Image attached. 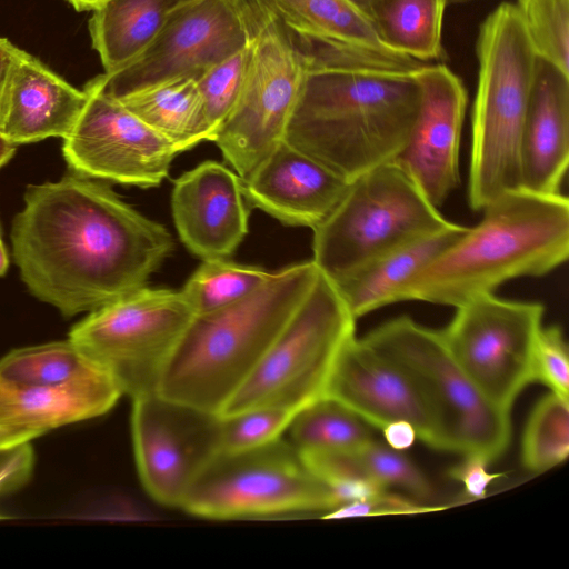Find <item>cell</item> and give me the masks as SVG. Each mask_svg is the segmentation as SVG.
Returning a JSON list of instances; mask_svg holds the SVG:
<instances>
[{
  "label": "cell",
  "mask_w": 569,
  "mask_h": 569,
  "mask_svg": "<svg viewBox=\"0 0 569 569\" xmlns=\"http://www.w3.org/2000/svg\"><path fill=\"white\" fill-rule=\"evenodd\" d=\"M11 243L30 293L66 317L147 286L174 248L166 227L102 180L71 170L56 182L27 187Z\"/></svg>",
  "instance_id": "1"
},
{
  "label": "cell",
  "mask_w": 569,
  "mask_h": 569,
  "mask_svg": "<svg viewBox=\"0 0 569 569\" xmlns=\"http://www.w3.org/2000/svg\"><path fill=\"white\" fill-rule=\"evenodd\" d=\"M307 53L283 141L348 182L392 162L415 122V71L371 68L348 49L298 33Z\"/></svg>",
  "instance_id": "2"
},
{
  "label": "cell",
  "mask_w": 569,
  "mask_h": 569,
  "mask_svg": "<svg viewBox=\"0 0 569 569\" xmlns=\"http://www.w3.org/2000/svg\"><path fill=\"white\" fill-rule=\"evenodd\" d=\"M481 221L422 268L400 301L458 307L508 280L541 277L569 254V201L523 188L496 197Z\"/></svg>",
  "instance_id": "3"
},
{
  "label": "cell",
  "mask_w": 569,
  "mask_h": 569,
  "mask_svg": "<svg viewBox=\"0 0 569 569\" xmlns=\"http://www.w3.org/2000/svg\"><path fill=\"white\" fill-rule=\"evenodd\" d=\"M312 260L286 267L248 297L196 315L174 348L158 393L213 413L250 375L312 287Z\"/></svg>",
  "instance_id": "4"
},
{
  "label": "cell",
  "mask_w": 569,
  "mask_h": 569,
  "mask_svg": "<svg viewBox=\"0 0 569 569\" xmlns=\"http://www.w3.org/2000/svg\"><path fill=\"white\" fill-rule=\"evenodd\" d=\"M476 53L468 201L481 211L502 192L521 188L520 141L538 56L517 3L502 2L486 17Z\"/></svg>",
  "instance_id": "5"
},
{
  "label": "cell",
  "mask_w": 569,
  "mask_h": 569,
  "mask_svg": "<svg viewBox=\"0 0 569 569\" xmlns=\"http://www.w3.org/2000/svg\"><path fill=\"white\" fill-rule=\"evenodd\" d=\"M355 329L356 318L336 284L319 270L308 293L219 416L257 408L298 412L325 397Z\"/></svg>",
  "instance_id": "6"
},
{
  "label": "cell",
  "mask_w": 569,
  "mask_h": 569,
  "mask_svg": "<svg viewBox=\"0 0 569 569\" xmlns=\"http://www.w3.org/2000/svg\"><path fill=\"white\" fill-rule=\"evenodd\" d=\"M363 339L416 382L433 416L439 450L478 456L489 463L505 453L511 439L509 411L472 385L446 348L440 330L402 316Z\"/></svg>",
  "instance_id": "7"
},
{
  "label": "cell",
  "mask_w": 569,
  "mask_h": 569,
  "mask_svg": "<svg viewBox=\"0 0 569 569\" xmlns=\"http://www.w3.org/2000/svg\"><path fill=\"white\" fill-rule=\"evenodd\" d=\"M448 222L413 180L389 162L349 182L337 206L312 229V261L336 280Z\"/></svg>",
  "instance_id": "8"
},
{
  "label": "cell",
  "mask_w": 569,
  "mask_h": 569,
  "mask_svg": "<svg viewBox=\"0 0 569 569\" xmlns=\"http://www.w3.org/2000/svg\"><path fill=\"white\" fill-rule=\"evenodd\" d=\"M252 59L242 93L213 142L244 179L282 140L307 70L301 38L258 0H241Z\"/></svg>",
  "instance_id": "9"
},
{
  "label": "cell",
  "mask_w": 569,
  "mask_h": 569,
  "mask_svg": "<svg viewBox=\"0 0 569 569\" xmlns=\"http://www.w3.org/2000/svg\"><path fill=\"white\" fill-rule=\"evenodd\" d=\"M194 316L181 290L144 286L88 312L68 339L133 400L158 392Z\"/></svg>",
  "instance_id": "10"
},
{
  "label": "cell",
  "mask_w": 569,
  "mask_h": 569,
  "mask_svg": "<svg viewBox=\"0 0 569 569\" xmlns=\"http://www.w3.org/2000/svg\"><path fill=\"white\" fill-rule=\"evenodd\" d=\"M340 506L333 490L282 437L267 445L217 453L189 487L180 508L208 519H238Z\"/></svg>",
  "instance_id": "11"
},
{
  "label": "cell",
  "mask_w": 569,
  "mask_h": 569,
  "mask_svg": "<svg viewBox=\"0 0 569 569\" xmlns=\"http://www.w3.org/2000/svg\"><path fill=\"white\" fill-rule=\"evenodd\" d=\"M545 308L486 293L457 307L440 335L449 353L495 406L510 411L533 382L535 349Z\"/></svg>",
  "instance_id": "12"
},
{
  "label": "cell",
  "mask_w": 569,
  "mask_h": 569,
  "mask_svg": "<svg viewBox=\"0 0 569 569\" xmlns=\"http://www.w3.org/2000/svg\"><path fill=\"white\" fill-rule=\"evenodd\" d=\"M250 38L241 0H194L177 9L136 58L89 82L119 99L174 79L197 81Z\"/></svg>",
  "instance_id": "13"
},
{
  "label": "cell",
  "mask_w": 569,
  "mask_h": 569,
  "mask_svg": "<svg viewBox=\"0 0 569 569\" xmlns=\"http://www.w3.org/2000/svg\"><path fill=\"white\" fill-rule=\"evenodd\" d=\"M131 433L144 490L160 505L180 507L219 453L220 416L154 392L132 400Z\"/></svg>",
  "instance_id": "14"
},
{
  "label": "cell",
  "mask_w": 569,
  "mask_h": 569,
  "mask_svg": "<svg viewBox=\"0 0 569 569\" xmlns=\"http://www.w3.org/2000/svg\"><path fill=\"white\" fill-rule=\"evenodd\" d=\"M84 90L86 106L63 139L69 169L102 181L159 186L179 153L171 142L90 82Z\"/></svg>",
  "instance_id": "15"
},
{
  "label": "cell",
  "mask_w": 569,
  "mask_h": 569,
  "mask_svg": "<svg viewBox=\"0 0 569 569\" xmlns=\"http://www.w3.org/2000/svg\"><path fill=\"white\" fill-rule=\"evenodd\" d=\"M415 76L420 89L418 112L392 162L438 208L460 181L459 148L468 96L461 79L445 64H423Z\"/></svg>",
  "instance_id": "16"
},
{
  "label": "cell",
  "mask_w": 569,
  "mask_h": 569,
  "mask_svg": "<svg viewBox=\"0 0 569 569\" xmlns=\"http://www.w3.org/2000/svg\"><path fill=\"white\" fill-rule=\"evenodd\" d=\"M326 396L380 429L393 421H408L421 441L439 450L433 416L416 382L363 338L355 336L342 349Z\"/></svg>",
  "instance_id": "17"
},
{
  "label": "cell",
  "mask_w": 569,
  "mask_h": 569,
  "mask_svg": "<svg viewBox=\"0 0 569 569\" xmlns=\"http://www.w3.org/2000/svg\"><path fill=\"white\" fill-rule=\"evenodd\" d=\"M171 208L181 242L201 260L229 258L248 232L250 206L241 178L213 160L176 180Z\"/></svg>",
  "instance_id": "18"
},
{
  "label": "cell",
  "mask_w": 569,
  "mask_h": 569,
  "mask_svg": "<svg viewBox=\"0 0 569 569\" xmlns=\"http://www.w3.org/2000/svg\"><path fill=\"white\" fill-rule=\"evenodd\" d=\"M248 204L284 224L318 226L349 182L283 140L244 178Z\"/></svg>",
  "instance_id": "19"
},
{
  "label": "cell",
  "mask_w": 569,
  "mask_h": 569,
  "mask_svg": "<svg viewBox=\"0 0 569 569\" xmlns=\"http://www.w3.org/2000/svg\"><path fill=\"white\" fill-rule=\"evenodd\" d=\"M88 94L20 51L0 104V134L12 144L64 139L83 110Z\"/></svg>",
  "instance_id": "20"
},
{
  "label": "cell",
  "mask_w": 569,
  "mask_h": 569,
  "mask_svg": "<svg viewBox=\"0 0 569 569\" xmlns=\"http://www.w3.org/2000/svg\"><path fill=\"white\" fill-rule=\"evenodd\" d=\"M569 161V74L537 57L520 141L521 188L560 193Z\"/></svg>",
  "instance_id": "21"
},
{
  "label": "cell",
  "mask_w": 569,
  "mask_h": 569,
  "mask_svg": "<svg viewBox=\"0 0 569 569\" xmlns=\"http://www.w3.org/2000/svg\"><path fill=\"white\" fill-rule=\"evenodd\" d=\"M122 396L104 372L62 385L26 386L0 380V427L33 439L107 413Z\"/></svg>",
  "instance_id": "22"
},
{
  "label": "cell",
  "mask_w": 569,
  "mask_h": 569,
  "mask_svg": "<svg viewBox=\"0 0 569 569\" xmlns=\"http://www.w3.org/2000/svg\"><path fill=\"white\" fill-rule=\"evenodd\" d=\"M467 229L468 227L449 221L446 226L408 240L332 281L357 319L400 301L402 288L455 243Z\"/></svg>",
  "instance_id": "23"
},
{
  "label": "cell",
  "mask_w": 569,
  "mask_h": 569,
  "mask_svg": "<svg viewBox=\"0 0 569 569\" xmlns=\"http://www.w3.org/2000/svg\"><path fill=\"white\" fill-rule=\"evenodd\" d=\"M295 31L348 48L402 71L425 63L388 48L370 19L347 0H258Z\"/></svg>",
  "instance_id": "24"
},
{
  "label": "cell",
  "mask_w": 569,
  "mask_h": 569,
  "mask_svg": "<svg viewBox=\"0 0 569 569\" xmlns=\"http://www.w3.org/2000/svg\"><path fill=\"white\" fill-rule=\"evenodd\" d=\"M191 1L194 0H107L93 10L89 30L104 72L136 58L168 18Z\"/></svg>",
  "instance_id": "25"
},
{
  "label": "cell",
  "mask_w": 569,
  "mask_h": 569,
  "mask_svg": "<svg viewBox=\"0 0 569 569\" xmlns=\"http://www.w3.org/2000/svg\"><path fill=\"white\" fill-rule=\"evenodd\" d=\"M117 100L169 140L178 152L201 141H211L203 101L194 79L170 80Z\"/></svg>",
  "instance_id": "26"
},
{
  "label": "cell",
  "mask_w": 569,
  "mask_h": 569,
  "mask_svg": "<svg viewBox=\"0 0 569 569\" xmlns=\"http://www.w3.org/2000/svg\"><path fill=\"white\" fill-rule=\"evenodd\" d=\"M447 4V0H378L370 21L388 48L421 62L440 59Z\"/></svg>",
  "instance_id": "27"
},
{
  "label": "cell",
  "mask_w": 569,
  "mask_h": 569,
  "mask_svg": "<svg viewBox=\"0 0 569 569\" xmlns=\"http://www.w3.org/2000/svg\"><path fill=\"white\" fill-rule=\"evenodd\" d=\"M370 427L348 407L325 396L299 410L284 433L299 451L353 449L373 440Z\"/></svg>",
  "instance_id": "28"
},
{
  "label": "cell",
  "mask_w": 569,
  "mask_h": 569,
  "mask_svg": "<svg viewBox=\"0 0 569 569\" xmlns=\"http://www.w3.org/2000/svg\"><path fill=\"white\" fill-rule=\"evenodd\" d=\"M100 372L69 339L14 349L0 359V380L16 385H62Z\"/></svg>",
  "instance_id": "29"
},
{
  "label": "cell",
  "mask_w": 569,
  "mask_h": 569,
  "mask_svg": "<svg viewBox=\"0 0 569 569\" xmlns=\"http://www.w3.org/2000/svg\"><path fill=\"white\" fill-rule=\"evenodd\" d=\"M272 272L257 266L241 264L229 258L202 260L181 292L196 315L228 307L256 291Z\"/></svg>",
  "instance_id": "30"
},
{
  "label": "cell",
  "mask_w": 569,
  "mask_h": 569,
  "mask_svg": "<svg viewBox=\"0 0 569 569\" xmlns=\"http://www.w3.org/2000/svg\"><path fill=\"white\" fill-rule=\"evenodd\" d=\"M569 452V400L555 392L543 396L531 410L522 436L523 466L545 472L562 463Z\"/></svg>",
  "instance_id": "31"
},
{
  "label": "cell",
  "mask_w": 569,
  "mask_h": 569,
  "mask_svg": "<svg viewBox=\"0 0 569 569\" xmlns=\"http://www.w3.org/2000/svg\"><path fill=\"white\" fill-rule=\"evenodd\" d=\"M536 54L569 74V0L517 2Z\"/></svg>",
  "instance_id": "32"
},
{
  "label": "cell",
  "mask_w": 569,
  "mask_h": 569,
  "mask_svg": "<svg viewBox=\"0 0 569 569\" xmlns=\"http://www.w3.org/2000/svg\"><path fill=\"white\" fill-rule=\"evenodd\" d=\"M252 59L251 38L249 43L208 69L198 80L211 141L223 121L238 102L250 69Z\"/></svg>",
  "instance_id": "33"
},
{
  "label": "cell",
  "mask_w": 569,
  "mask_h": 569,
  "mask_svg": "<svg viewBox=\"0 0 569 569\" xmlns=\"http://www.w3.org/2000/svg\"><path fill=\"white\" fill-rule=\"evenodd\" d=\"M367 477L383 488L398 487L417 499H428L433 488L426 475L400 450L373 440L357 447Z\"/></svg>",
  "instance_id": "34"
},
{
  "label": "cell",
  "mask_w": 569,
  "mask_h": 569,
  "mask_svg": "<svg viewBox=\"0 0 569 569\" xmlns=\"http://www.w3.org/2000/svg\"><path fill=\"white\" fill-rule=\"evenodd\" d=\"M296 413L279 408H257L220 416L219 452L249 450L281 438Z\"/></svg>",
  "instance_id": "35"
},
{
  "label": "cell",
  "mask_w": 569,
  "mask_h": 569,
  "mask_svg": "<svg viewBox=\"0 0 569 569\" xmlns=\"http://www.w3.org/2000/svg\"><path fill=\"white\" fill-rule=\"evenodd\" d=\"M533 380L569 400L568 346L558 326L540 329L535 349Z\"/></svg>",
  "instance_id": "36"
},
{
  "label": "cell",
  "mask_w": 569,
  "mask_h": 569,
  "mask_svg": "<svg viewBox=\"0 0 569 569\" xmlns=\"http://www.w3.org/2000/svg\"><path fill=\"white\" fill-rule=\"evenodd\" d=\"M446 506H428L409 498L382 490L366 499L345 503L326 513V519L356 517L420 515L446 509Z\"/></svg>",
  "instance_id": "37"
},
{
  "label": "cell",
  "mask_w": 569,
  "mask_h": 569,
  "mask_svg": "<svg viewBox=\"0 0 569 569\" xmlns=\"http://www.w3.org/2000/svg\"><path fill=\"white\" fill-rule=\"evenodd\" d=\"M33 466L34 453L30 442L0 450V497L22 487L29 480Z\"/></svg>",
  "instance_id": "38"
},
{
  "label": "cell",
  "mask_w": 569,
  "mask_h": 569,
  "mask_svg": "<svg viewBox=\"0 0 569 569\" xmlns=\"http://www.w3.org/2000/svg\"><path fill=\"white\" fill-rule=\"evenodd\" d=\"M489 462L478 456H463V460L449 469L448 475L461 482L470 498L482 499L490 483L505 476L487 470Z\"/></svg>",
  "instance_id": "39"
},
{
  "label": "cell",
  "mask_w": 569,
  "mask_h": 569,
  "mask_svg": "<svg viewBox=\"0 0 569 569\" xmlns=\"http://www.w3.org/2000/svg\"><path fill=\"white\" fill-rule=\"evenodd\" d=\"M381 430L388 446L400 451L410 448L417 438L412 425L405 420L390 422Z\"/></svg>",
  "instance_id": "40"
},
{
  "label": "cell",
  "mask_w": 569,
  "mask_h": 569,
  "mask_svg": "<svg viewBox=\"0 0 569 569\" xmlns=\"http://www.w3.org/2000/svg\"><path fill=\"white\" fill-rule=\"evenodd\" d=\"M21 49L14 47L8 39L0 38V104L12 70Z\"/></svg>",
  "instance_id": "41"
},
{
  "label": "cell",
  "mask_w": 569,
  "mask_h": 569,
  "mask_svg": "<svg viewBox=\"0 0 569 569\" xmlns=\"http://www.w3.org/2000/svg\"><path fill=\"white\" fill-rule=\"evenodd\" d=\"M32 439L33 438L26 432L0 427V450L8 449L24 442H30Z\"/></svg>",
  "instance_id": "42"
},
{
  "label": "cell",
  "mask_w": 569,
  "mask_h": 569,
  "mask_svg": "<svg viewBox=\"0 0 569 569\" xmlns=\"http://www.w3.org/2000/svg\"><path fill=\"white\" fill-rule=\"evenodd\" d=\"M16 147L0 134V168L13 157Z\"/></svg>",
  "instance_id": "43"
},
{
  "label": "cell",
  "mask_w": 569,
  "mask_h": 569,
  "mask_svg": "<svg viewBox=\"0 0 569 569\" xmlns=\"http://www.w3.org/2000/svg\"><path fill=\"white\" fill-rule=\"evenodd\" d=\"M69 3L73 6L77 11H89L96 10L101 4H103L107 0H67Z\"/></svg>",
  "instance_id": "44"
},
{
  "label": "cell",
  "mask_w": 569,
  "mask_h": 569,
  "mask_svg": "<svg viewBox=\"0 0 569 569\" xmlns=\"http://www.w3.org/2000/svg\"><path fill=\"white\" fill-rule=\"evenodd\" d=\"M347 1L370 19L372 8L378 0H347Z\"/></svg>",
  "instance_id": "45"
},
{
  "label": "cell",
  "mask_w": 569,
  "mask_h": 569,
  "mask_svg": "<svg viewBox=\"0 0 569 569\" xmlns=\"http://www.w3.org/2000/svg\"><path fill=\"white\" fill-rule=\"evenodd\" d=\"M9 267L8 251L4 246L3 239H0V277L3 276Z\"/></svg>",
  "instance_id": "46"
},
{
  "label": "cell",
  "mask_w": 569,
  "mask_h": 569,
  "mask_svg": "<svg viewBox=\"0 0 569 569\" xmlns=\"http://www.w3.org/2000/svg\"><path fill=\"white\" fill-rule=\"evenodd\" d=\"M448 1V4H451V3H463V2H469V1H473V0H447Z\"/></svg>",
  "instance_id": "47"
},
{
  "label": "cell",
  "mask_w": 569,
  "mask_h": 569,
  "mask_svg": "<svg viewBox=\"0 0 569 569\" xmlns=\"http://www.w3.org/2000/svg\"><path fill=\"white\" fill-rule=\"evenodd\" d=\"M0 239H2L1 224H0Z\"/></svg>",
  "instance_id": "48"
},
{
  "label": "cell",
  "mask_w": 569,
  "mask_h": 569,
  "mask_svg": "<svg viewBox=\"0 0 569 569\" xmlns=\"http://www.w3.org/2000/svg\"><path fill=\"white\" fill-rule=\"evenodd\" d=\"M520 1V0H517V2Z\"/></svg>",
  "instance_id": "49"
}]
</instances>
